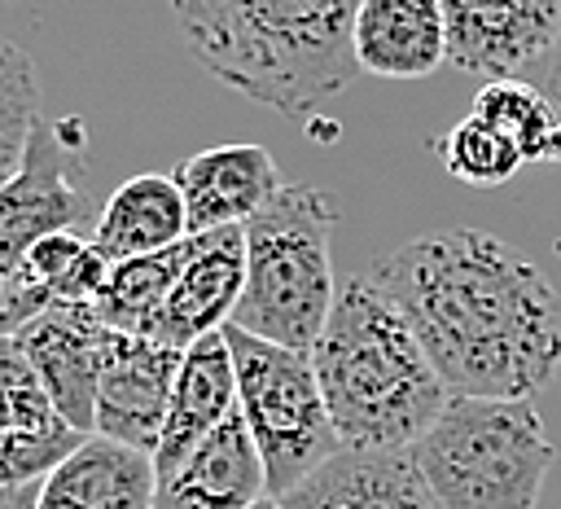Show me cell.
Returning a JSON list of instances; mask_svg holds the SVG:
<instances>
[{"label": "cell", "mask_w": 561, "mask_h": 509, "mask_svg": "<svg viewBox=\"0 0 561 509\" xmlns=\"http://www.w3.org/2000/svg\"><path fill=\"white\" fill-rule=\"evenodd\" d=\"M180 360H184V351H175L167 342L114 329L105 364H101V382H96L92 434L153 456L162 426H167Z\"/></svg>", "instance_id": "obj_9"}, {"label": "cell", "mask_w": 561, "mask_h": 509, "mask_svg": "<svg viewBox=\"0 0 561 509\" xmlns=\"http://www.w3.org/2000/svg\"><path fill=\"white\" fill-rule=\"evenodd\" d=\"M259 496H267V470L241 408H232L175 470L158 474L153 509H250Z\"/></svg>", "instance_id": "obj_13"}, {"label": "cell", "mask_w": 561, "mask_h": 509, "mask_svg": "<svg viewBox=\"0 0 561 509\" xmlns=\"http://www.w3.org/2000/svg\"><path fill=\"white\" fill-rule=\"evenodd\" d=\"M184 237H188L184 193H180L175 176H158V171L123 180L105 197V206L96 211V224H92V241L101 246V255L110 263L167 250Z\"/></svg>", "instance_id": "obj_18"}, {"label": "cell", "mask_w": 561, "mask_h": 509, "mask_svg": "<svg viewBox=\"0 0 561 509\" xmlns=\"http://www.w3.org/2000/svg\"><path fill=\"white\" fill-rule=\"evenodd\" d=\"M13 338L39 369L61 421L79 434H92L96 382H101V364L114 338L101 312L92 303H53L39 316H31Z\"/></svg>", "instance_id": "obj_10"}, {"label": "cell", "mask_w": 561, "mask_h": 509, "mask_svg": "<svg viewBox=\"0 0 561 509\" xmlns=\"http://www.w3.org/2000/svg\"><path fill=\"white\" fill-rule=\"evenodd\" d=\"M224 333L237 369V408L263 456L267 491L285 496L302 474H311L342 448L320 395L311 351L254 338L232 320L224 325Z\"/></svg>", "instance_id": "obj_6"}, {"label": "cell", "mask_w": 561, "mask_h": 509, "mask_svg": "<svg viewBox=\"0 0 561 509\" xmlns=\"http://www.w3.org/2000/svg\"><path fill=\"white\" fill-rule=\"evenodd\" d=\"M39 75L22 44L0 39V184L22 167L39 123Z\"/></svg>", "instance_id": "obj_22"}, {"label": "cell", "mask_w": 561, "mask_h": 509, "mask_svg": "<svg viewBox=\"0 0 561 509\" xmlns=\"http://www.w3.org/2000/svg\"><path fill=\"white\" fill-rule=\"evenodd\" d=\"M311 364L346 448H412L451 399L416 329L368 272L337 285Z\"/></svg>", "instance_id": "obj_3"}, {"label": "cell", "mask_w": 561, "mask_h": 509, "mask_svg": "<svg viewBox=\"0 0 561 509\" xmlns=\"http://www.w3.org/2000/svg\"><path fill=\"white\" fill-rule=\"evenodd\" d=\"M473 114L486 118L491 127H500L522 158L530 162H548L552 154V136L561 127V110L526 79H486L473 97Z\"/></svg>", "instance_id": "obj_20"}, {"label": "cell", "mask_w": 561, "mask_h": 509, "mask_svg": "<svg viewBox=\"0 0 561 509\" xmlns=\"http://www.w3.org/2000/svg\"><path fill=\"white\" fill-rule=\"evenodd\" d=\"M535 88L561 110V35H557V44H552V53H548V61H543V70L535 75Z\"/></svg>", "instance_id": "obj_25"}, {"label": "cell", "mask_w": 561, "mask_h": 509, "mask_svg": "<svg viewBox=\"0 0 561 509\" xmlns=\"http://www.w3.org/2000/svg\"><path fill=\"white\" fill-rule=\"evenodd\" d=\"M337 202L316 184H280V193L245 219V290L232 325L311 351L333 307V259L329 233Z\"/></svg>", "instance_id": "obj_4"}, {"label": "cell", "mask_w": 561, "mask_h": 509, "mask_svg": "<svg viewBox=\"0 0 561 509\" xmlns=\"http://www.w3.org/2000/svg\"><path fill=\"white\" fill-rule=\"evenodd\" d=\"M83 219H96L83 127L75 118H39L22 167L0 184V285L18 272L35 241L79 228Z\"/></svg>", "instance_id": "obj_7"}, {"label": "cell", "mask_w": 561, "mask_h": 509, "mask_svg": "<svg viewBox=\"0 0 561 509\" xmlns=\"http://www.w3.org/2000/svg\"><path fill=\"white\" fill-rule=\"evenodd\" d=\"M355 61L381 79H421L447 61L438 0H364L355 18Z\"/></svg>", "instance_id": "obj_17"}, {"label": "cell", "mask_w": 561, "mask_h": 509, "mask_svg": "<svg viewBox=\"0 0 561 509\" xmlns=\"http://www.w3.org/2000/svg\"><path fill=\"white\" fill-rule=\"evenodd\" d=\"M171 176L184 193L188 233H215L228 224H245L285 184L263 145H215V149L184 158Z\"/></svg>", "instance_id": "obj_14"}, {"label": "cell", "mask_w": 561, "mask_h": 509, "mask_svg": "<svg viewBox=\"0 0 561 509\" xmlns=\"http://www.w3.org/2000/svg\"><path fill=\"white\" fill-rule=\"evenodd\" d=\"M364 0H171L184 48L232 92L285 118L320 110L355 79Z\"/></svg>", "instance_id": "obj_2"}, {"label": "cell", "mask_w": 561, "mask_h": 509, "mask_svg": "<svg viewBox=\"0 0 561 509\" xmlns=\"http://www.w3.org/2000/svg\"><path fill=\"white\" fill-rule=\"evenodd\" d=\"M188 241H175L167 250H153V255H131V259H114L110 272H105V285L101 294L92 298V307L101 312V320L118 333H140V338H153V325L167 307V294L188 259Z\"/></svg>", "instance_id": "obj_19"}, {"label": "cell", "mask_w": 561, "mask_h": 509, "mask_svg": "<svg viewBox=\"0 0 561 509\" xmlns=\"http://www.w3.org/2000/svg\"><path fill=\"white\" fill-rule=\"evenodd\" d=\"M412 456L443 509H535L552 443L530 399L451 395Z\"/></svg>", "instance_id": "obj_5"}, {"label": "cell", "mask_w": 561, "mask_h": 509, "mask_svg": "<svg viewBox=\"0 0 561 509\" xmlns=\"http://www.w3.org/2000/svg\"><path fill=\"white\" fill-rule=\"evenodd\" d=\"M232 408H237L232 347H228V333L215 329V333L197 338L180 360L167 426H162V439H158V452H153V470L158 474L175 470Z\"/></svg>", "instance_id": "obj_16"}, {"label": "cell", "mask_w": 561, "mask_h": 509, "mask_svg": "<svg viewBox=\"0 0 561 509\" xmlns=\"http://www.w3.org/2000/svg\"><path fill=\"white\" fill-rule=\"evenodd\" d=\"M434 149H438V162L447 167V176H456L460 184H473V189L504 184V180H513L517 167L526 162L522 149H517L500 127H491V123L478 118V114H465Z\"/></svg>", "instance_id": "obj_21"}, {"label": "cell", "mask_w": 561, "mask_h": 509, "mask_svg": "<svg viewBox=\"0 0 561 509\" xmlns=\"http://www.w3.org/2000/svg\"><path fill=\"white\" fill-rule=\"evenodd\" d=\"M447 61L482 79H526L543 70L561 35V0H438Z\"/></svg>", "instance_id": "obj_8"}, {"label": "cell", "mask_w": 561, "mask_h": 509, "mask_svg": "<svg viewBox=\"0 0 561 509\" xmlns=\"http://www.w3.org/2000/svg\"><path fill=\"white\" fill-rule=\"evenodd\" d=\"M408 316L451 395L530 399L561 369L552 281L482 228H434L368 272Z\"/></svg>", "instance_id": "obj_1"}, {"label": "cell", "mask_w": 561, "mask_h": 509, "mask_svg": "<svg viewBox=\"0 0 561 509\" xmlns=\"http://www.w3.org/2000/svg\"><path fill=\"white\" fill-rule=\"evenodd\" d=\"M285 509H443L412 448H337L285 496Z\"/></svg>", "instance_id": "obj_11"}, {"label": "cell", "mask_w": 561, "mask_h": 509, "mask_svg": "<svg viewBox=\"0 0 561 509\" xmlns=\"http://www.w3.org/2000/svg\"><path fill=\"white\" fill-rule=\"evenodd\" d=\"M241 290H245V228L228 224L215 233H193L188 259L153 325V342L188 351L197 338L224 329L237 316Z\"/></svg>", "instance_id": "obj_12"}, {"label": "cell", "mask_w": 561, "mask_h": 509, "mask_svg": "<svg viewBox=\"0 0 561 509\" xmlns=\"http://www.w3.org/2000/svg\"><path fill=\"white\" fill-rule=\"evenodd\" d=\"M158 470L149 452L88 434L39 483L35 509H153Z\"/></svg>", "instance_id": "obj_15"}, {"label": "cell", "mask_w": 561, "mask_h": 509, "mask_svg": "<svg viewBox=\"0 0 561 509\" xmlns=\"http://www.w3.org/2000/svg\"><path fill=\"white\" fill-rule=\"evenodd\" d=\"M61 426L66 421L39 369L31 364V355L13 333H0V434H44Z\"/></svg>", "instance_id": "obj_23"}, {"label": "cell", "mask_w": 561, "mask_h": 509, "mask_svg": "<svg viewBox=\"0 0 561 509\" xmlns=\"http://www.w3.org/2000/svg\"><path fill=\"white\" fill-rule=\"evenodd\" d=\"M44 483V478H39ZM39 483H26V487H13V491H0V509H35L39 500Z\"/></svg>", "instance_id": "obj_26"}, {"label": "cell", "mask_w": 561, "mask_h": 509, "mask_svg": "<svg viewBox=\"0 0 561 509\" xmlns=\"http://www.w3.org/2000/svg\"><path fill=\"white\" fill-rule=\"evenodd\" d=\"M88 434L61 426V430H44V434H0V491L39 483L70 448H79Z\"/></svg>", "instance_id": "obj_24"}, {"label": "cell", "mask_w": 561, "mask_h": 509, "mask_svg": "<svg viewBox=\"0 0 561 509\" xmlns=\"http://www.w3.org/2000/svg\"><path fill=\"white\" fill-rule=\"evenodd\" d=\"M250 509H285V500H280V496H272V491H267V496H259V500H254V505H250Z\"/></svg>", "instance_id": "obj_27"}]
</instances>
